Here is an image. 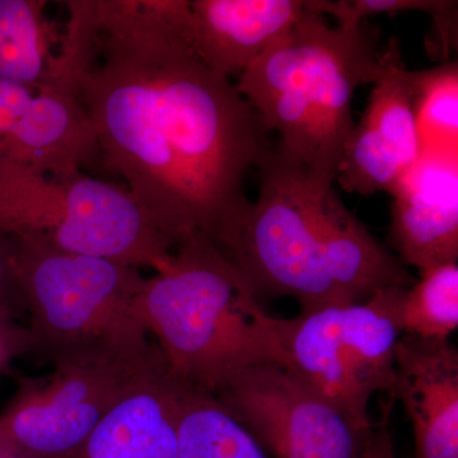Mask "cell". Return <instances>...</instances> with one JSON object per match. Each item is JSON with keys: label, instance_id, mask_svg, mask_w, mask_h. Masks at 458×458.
Wrapping results in <instances>:
<instances>
[{"label": "cell", "instance_id": "1", "mask_svg": "<svg viewBox=\"0 0 458 458\" xmlns=\"http://www.w3.org/2000/svg\"><path fill=\"white\" fill-rule=\"evenodd\" d=\"M78 74L107 170L174 246L221 249L251 201L245 177L271 148L260 114L198 55L186 0H93Z\"/></svg>", "mask_w": 458, "mask_h": 458}, {"label": "cell", "instance_id": "2", "mask_svg": "<svg viewBox=\"0 0 458 458\" xmlns=\"http://www.w3.org/2000/svg\"><path fill=\"white\" fill-rule=\"evenodd\" d=\"M260 189L219 249L259 297H292L301 311L363 302L414 279L345 207L276 148L259 165Z\"/></svg>", "mask_w": 458, "mask_h": 458}, {"label": "cell", "instance_id": "3", "mask_svg": "<svg viewBox=\"0 0 458 458\" xmlns=\"http://www.w3.org/2000/svg\"><path fill=\"white\" fill-rule=\"evenodd\" d=\"M134 311L183 384L216 394L243 370L289 369L279 318L231 261L203 236L181 240L156 274L144 278Z\"/></svg>", "mask_w": 458, "mask_h": 458}, {"label": "cell", "instance_id": "4", "mask_svg": "<svg viewBox=\"0 0 458 458\" xmlns=\"http://www.w3.org/2000/svg\"><path fill=\"white\" fill-rule=\"evenodd\" d=\"M306 3V2H304ZM379 30L328 26L306 5L302 17L240 75L236 89L278 131L276 150L316 183L333 186L354 126L355 89L372 83Z\"/></svg>", "mask_w": 458, "mask_h": 458}, {"label": "cell", "instance_id": "5", "mask_svg": "<svg viewBox=\"0 0 458 458\" xmlns=\"http://www.w3.org/2000/svg\"><path fill=\"white\" fill-rule=\"evenodd\" d=\"M13 246L14 276L30 311L33 352L51 363L158 354L134 311L144 282L140 269L30 241L13 240Z\"/></svg>", "mask_w": 458, "mask_h": 458}, {"label": "cell", "instance_id": "6", "mask_svg": "<svg viewBox=\"0 0 458 458\" xmlns=\"http://www.w3.org/2000/svg\"><path fill=\"white\" fill-rule=\"evenodd\" d=\"M0 233L69 254L157 270L174 250L128 190L0 161Z\"/></svg>", "mask_w": 458, "mask_h": 458}, {"label": "cell", "instance_id": "7", "mask_svg": "<svg viewBox=\"0 0 458 458\" xmlns=\"http://www.w3.org/2000/svg\"><path fill=\"white\" fill-rule=\"evenodd\" d=\"M406 289L388 286L363 302L330 304L279 319L288 369L363 434L372 429L369 406L373 394L393 397Z\"/></svg>", "mask_w": 458, "mask_h": 458}, {"label": "cell", "instance_id": "8", "mask_svg": "<svg viewBox=\"0 0 458 458\" xmlns=\"http://www.w3.org/2000/svg\"><path fill=\"white\" fill-rule=\"evenodd\" d=\"M146 360L74 358L53 361L44 378L18 377L0 412V454L5 458H74L123 394L164 366Z\"/></svg>", "mask_w": 458, "mask_h": 458}, {"label": "cell", "instance_id": "9", "mask_svg": "<svg viewBox=\"0 0 458 458\" xmlns=\"http://www.w3.org/2000/svg\"><path fill=\"white\" fill-rule=\"evenodd\" d=\"M213 396L273 458H360L367 434L279 364L243 370Z\"/></svg>", "mask_w": 458, "mask_h": 458}, {"label": "cell", "instance_id": "10", "mask_svg": "<svg viewBox=\"0 0 458 458\" xmlns=\"http://www.w3.org/2000/svg\"><path fill=\"white\" fill-rule=\"evenodd\" d=\"M98 152L78 96L0 81V161L65 176Z\"/></svg>", "mask_w": 458, "mask_h": 458}, {"label": "cell", "instance_id": "11", "mask_svg": "<svg viewBox=\"0 0 458 458\" xmlns=\"http://www.w3.org/2000/svg\"><path fill=\"white\" fill-rule=\"evenodd\" d=\"M391 195L388 240L401 262L419 271L457 262V155L421 153Z\"/></svg>", "mask_w": 458, "mask_h": 458}, {"label": "cell", "instance_id": "12", "mask_svg": "<svg viewBox=\"0 0 458 458\" xmlns=\"http://www.w3.org/2000/svg\"><path fill=\"white\" fill-rule=\"evenodd\" d=\"M394 399L414 432V458H458V352L450 340L401 335Z\"/></svg>", "mask_w": 458, "mask_h": 458}, {"label": "cell", "instance_id": "13", "mask_svg": "<svg viewBox=\"0 0 458 458\" xmlns=\"http://www.w3.org/2000/svg\"><path fill=\"white\" fill-rule=\"evenodd\" d=\"M301 0H194L186 33L216 73L242 74L302 17Z\"/></svg>", "mask_w": 458, "mask_h": 458}, {"label": "cell", "instance_id": "14", "mask_svg": "<svg viewBox=\"0 0 458 458\" xmlns=\"http://www.w3.org/2000/svg\"><path fill=\"white\" fill-rule=\"evenodd\" d=\"M185 385L165 364L153 370L114 403L74 458H179Z\"/></svg>", "mask_w": 458, "mask_h": 458}, {"label": "cell", "instance_id": "15", "mask_svg": "<svg viewBox=\"0 0 458 458\" xmlns=\"http://www.w3.org/2000/svg\"><path fill=\"white\" fill-rule=\"evenodd\" d=\"M372 84L369 106L355 128L387 150L408 171L420 156L414 72L406 68L394 38L379 53Z\"/></svg>", "mask_w": 458, "mask_h": 458}, {"label": "cell", "instance_id": "16", "mask_svg": "<svg viewBox=\"0 0 458 458\" xmlns=\"http://www.w3.org/2000/svg\"><path fill=\"white\" fill-rule=\"evenodd\" d=\"M45 0H0V81L47 89L55 66V29Z\"/></svg>", "mask_w": 458, "mask_h": 458}, {"label": "cell", "instance_id": "17", "mask_svg": "<svg viewBox=\"0 0 458 458\" xmlns=\"http://www.w3.org/2000/svg\"><path fill=\"white\" fill-rule=\"evenodd\" d=\"M179 458H270L212 394L185 385L177 417Z\"/></svg>", "mask_w": 458, "mask_h": 458}, {"label": "cell", "instance_id": "18", "mask_svg": "<svg viewBox=\"0 0 458 458\" xmlns=\"http://www.w3.org/2000/svg\"><path fill=\"white\" fill-rule=\"evenodd\" d=\"M400 325L403 335L448 340L458 327L457 262L420 271V280L403 293Z\"/></svg>", "mask_w": 458, "mask_h": 458}, {"label": "cell", "instance_id": "19", "mask_svg": "<svg viewBox=\"0 0 458 458\" xmlns=\"http://www.w3.org/2000/svg\"><path fill=\"white\" fill-rule=\"evenodd\" d=\"M415 119L421 153L457 155L458 66L445 62L414 72Z\"/></svg>", "mask_w": 458, "mask_h": 458}, {"label": "cell", "instance_id": "20", "mask_svg": "<svg viewBox=\"0 0 458 458\" xmlns=\"http://www.w3.org/2000/svg\"><path fill=\"white\" fill-rule=\"evenodd\" d=\"M307 7L321 14H331L337 25L357 26L367 17L397 12H426L430 17L442 16L458 8L452 0H311Z\"/></svg>", "mask_w": 458, "mask_h": 458}, {"label": "cell", "instance_id": "21", "mask_svg": "<svg viewBox=\"0 0 458 458\" xmlns=\"http://www.w3.org/2000/svg\"><path fill=\"white\" fill-rule=\"evenodd\" d=\"M33 352L29 328L14 319L11 301L0 300V376L21 355Z\"/></svg>", "mask_w": 458, "mask_h": 458}, {"label": "cell", "instance_id": "22", "mask_svg": "<svg viewBox=\"0 0 458 458\" xmlns=\"http://www.w3.org/2000/svg\"><path fill=\"white\" fill-rule=\"evenodd\" d=\"M390 406L384 410L385 418L382 419L376 429H370L364 437L361 445L360 458H397L394 452L393 434L388 428Z\"/></svg>", "mask_w": 458, "mask_h": 458}, {"label": "cell", "instance_id": "23", "mask_svg": "<svg viewBox=\"0 0 458 458\" xmlns=\"http://www.w3.org/2000/svg\"><path fill=\"white\" fill-rule=\"evenodd\" d=\"M20 297L14 276L13 240L0 233V300L11 301Z\"/></svg>", "mask_w": 458, "mask_h": 458}, {"label": "cell", "instance_id": "24", "mask_svg": "<svg viewBox=\"0 0 458 458\" xmlns=\"http://www.w3.org/2000/svg\"><path fill=\"white\" fill-rule=\"evenodd\" d=\"M0 458H5L4 456H2V454H0Z\"/></svg>", "mask_w": 458, "mask_h": 458}]
</instances>
